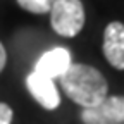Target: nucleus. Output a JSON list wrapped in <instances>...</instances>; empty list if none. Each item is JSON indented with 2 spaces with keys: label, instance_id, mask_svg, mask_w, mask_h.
<instances>
[{
  "label": "nucleus",
  "instance_id": "obj_6",
  "mask_svg": "<svg viewBox=\"0 0 124 124\" xmlns=\"http://www.w3.org/2000/svg\"><path fill=\"white\" fill-rule=\"evenodd\" d=\"M71 64H72L71 52L67 48H62V46H55V48L45 52L38 59L35 71L46 76V78H50V79H55V78H60L64 74Z\"/></svg>",
  "mask_w": 124,
  "mask_h": 124
},
{
  "label": "nucleus",
  "instance_id": "obj_2",
  "mask_svg": "<svg viewBox=\"0 0 124 124\" xmlns=\"http://www.w3.org/2000/svg\"><path fill=\"white\" fill-rule=\"evenodd\" d=\"M50 24L60 36H76L85 26V7L81 0H55L50 10Z\"/></svg>",
  "mask_w": 124,
  "mask_h": 124
},
{
  "label": "nucleus",
  "instance_id": "obj_9",
  "mask_svg": "<svg viewBox=\"0 0 124 124\" xmlns=\"http://www.w3.org/2000/svg\"><path fill=\"white\" fill-rule=\"evenodd\" d=\"M5 62H7V54H5L4 45L0 43V72L4 71V67H5Z\"/></svg>",
  "mask_w": 124,
  "mask_h": 124
},
{
  "label": "nucleus",
  "instance_id": "obj_3",
  "mask_svg": "<svg viewBox=\"0 0 124 124\" xmlns=\"http://www.w3.org/2000/svg\"><path fill=\"white\" fill-rule=\"evenodd\" d=\"M85 124H124V97H105L98 105L81 110Z\"/></svg>",
  "mask_w": 124,
  "mask_h": 124
},
{
  "label": "nucleus",
  "instance_id": "obj_5",
  "mask_svg": "<svg viewBox=\"0 0 124 124\" xmlns=\"http://www.w3.org/2000/svg\"><path fill=\"white\" fill-rule=\"evenodd\" d=\"M103 55L112 67L124 71V24L108 23L103 31Z\"/></svg>",
  "mask_w": 124,
  "mask_h": 124
},
{
  "label": "nucleus",
  "instance_id": "obj_7",
  "mask_svg": "<svg viewBox=\"0 0 124 124\" xmlns=\"http://www.w3.org/2000/svg\"><path fill=\"white\" fill-rule=\"evenodd\" d=\"M21 9L33 12V14H46L50 12L55 0H17Z\"/></svg>",
  "mask_w": 124,
  "mask_h": 124
},
{
  "label": "nucleus",
  "instance_id": "obj_8",
  "mask_svg": "<svg viewBox=\"0 0 124 124\" xmlns=\"http://www.w3.org/2000/svg\"><path fill=\"white\" fill-rule=\"evenodd\" d=\"M12 122V108L7 103L0 102V124H10Z\"/></svg>",
  "mask_w": 124,
  "mask_h": 124
},
{
  "label": "nucleus",
  "instance_id": "obj_4",
  "mask_svg": "<svg viewBox=\"0 0 124 124\" xmlns=\"http://www.w3.org/2000/svg\"><path fill=\"white\" fill-rule=\"evenodd\" d=\"M26 86L29 90V93L33 95V98L46 110H54L60 103V95L57 91V86L54 83V79L46 78L36 71H33L31 74H28L26 78Z\"/></svg>",
  "mask_w": 124,
  "mask_h": 124
},
{
  "label": "nucleus",
  "instance_id": "obj_1",
  "mask_svg": "<svg viewBox=\"0 0 124 124\" xmlns=\"http://www.w3.org/2000/svg\"><path fill=\"white\" fill-rule=\"evenodd\" d=\"M59 81L66 95L83 108L98 105L108 93V85L103 74L86 64H71Z\"/></svg>",
  "mask_w": 124,
  "mask_h": 124
}]
</instances>
